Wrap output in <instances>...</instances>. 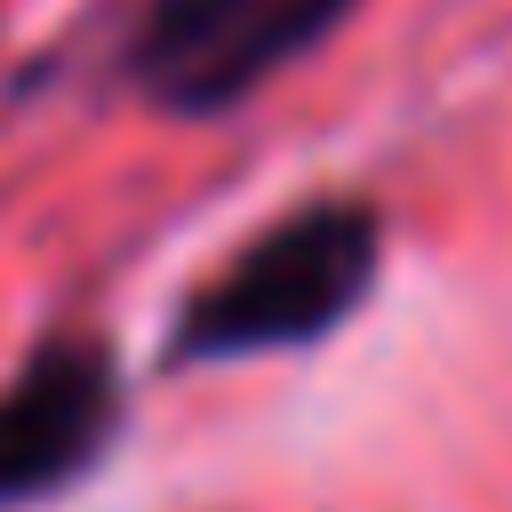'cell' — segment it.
I'll use <instances>...</instances> for the list:
<instances>
[{"label":"cell","instance_id":"obj_2","mask_svg":"<svg viewBox=\"0 0 512 512\" xmlns=\"http://www.w3.org/2000/svg\"><path fill=\"white\" fill-rule=\"evenodd\" d=\"M360 0H152L128 72L168 112H232L312 56Z\"/></svg>","mask_w":512,"mask_h":512},{"label":"cell","instance_id":"obj_1","mask_svg":"<svg viewBox=\"0 0 512 512\" xmlns=\"http://www.w3.org/2000/svg\"><path fill=\"white\" fill-rule=\"evenodd\" d=\"M384 264V224L368 200H304L280 224H264L176 320V360H256V352H304L336 336Z\"/></svg>","mask_w":512,"mask_h":512},{"label":"cell","instance_id":"obj_3","mask_svg":"<svg viewBox=\"0 0 512 512\" xmlns=\"http://www.w3.org/2000/svg\"><path fill=\"white\" fill-rule=\"evenodd\" d=\"M120 424V368L96 336L40 344L0 384V512L72 488Z\"/></svg>","mask_w":512,"mask_h":512}]
</instances>
